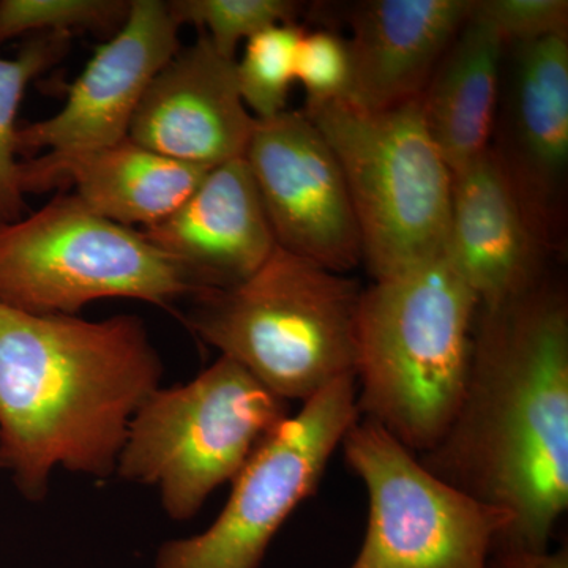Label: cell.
<instances>
[{"mask_svg":"<svg viewBox=\"0 0 568 568\" xmlns=\"http://www.w3.org/2000/svg\"><path fill=\"white\" fill-rule=\"evenodd\" d=\"M69 36L43 33L13 59L0 58V226L18 222L24 211L17 162V118L26 89L65 51Z\"/></svg>","mask_w":568,"mask_h":568,"instance_id":"19","label":"cell"},{"mask_svg":"<svg viewBox=\"0 0 568 568\" xmlns=\"http://www.w3.org/2000/svg\"><path fill=\"white\" fill-rule=\"evenodd\" d=\"M141 234L185 272L200 294L244 283L276 248L245 159L212 168L173 215Z\"/></svg>","mask_w":568,"mask_h":568,"instance_id":"14","label":"cell"},{"mask_svg":"<svg viewBox=\"0 0 568 568\" xmlns=\"http://www.w3.org/2000/svg\"><path fill=\"white\" fill-rule=\"evenodd\" d=\"M179 31L168 2L132 0L118 33L70 85L62 110L18 130V152L69 156L126 140L153 78L181 51Z\"/></svg>","mask_w":568,"mask_h":568,"instance_id":"12","label":"cell"},{"mask_svg":"<svg viewBox=\"0 0 568 568\" xmlns=\"http://www.w3.org/2000/svg\"><path fill=\"white\" fill-rule=\"evenodd\" d=\"M474 0H365L349 11V103L381 111L420 99Z\"/></svg>","mask_w":568,"mask_h":568,"instance_id":"16","label":"cell"},{"mask_svg":"<svg viewBox=\"0 0 568 568\" xmlns=\"http://www.w3.org/2000/svg\"><path fill=\"white\" fill-rule=\"evenodd\" d=\"M0 467H3V465H2V459H0Z\"/></svg>","mask_w":568,"mask_h":568,"instance_id":"26","label":"cell"},{"mask_svg":"<svg viewBox=\"0 0 568 568\" xmlns=\"http://www.w3.org/2000/svg\"><path fill=\"white\" fill-rule=\"evenodd\" d=\"M339 447L368 493L364 544L349 568H488L514 523L508 511L429 473L375 422L358 418Z\"/></svg>","mask_w":568,"mask_h":568,"instance_id":"8","label":"cell"},{"mask_svg":"<svg viewBox=\"0 0 568 568\" xmlns=\"http://www.w3.org/2000/svg\"><path fill=\"white\" fill-rule=\"evenodd\" d=\"M504 52L500 37L470 17L420 95L426 129L452 175L491 145Z\"/></svg>","mask_w":568,"mask_h":568,"instance_id":"18","label":"cell"},{"mask_svg":"<svg viewBox=\"0 0 568 568\" xmlns=\"http://www.w3.org/2000/svg\"><path fill=\"white\" fill-rule=\"evenodd\" d=\"M126 0H2L0 43L26 33H63L110 29L125 21Z\"/></svg>","mask_w":568,"mask_h":568,"instance_id":"22","label":"cell"},{"mask_svg":"<svg viewBox=\"0 0 568 568\" xmlns=\"http://www.w3.org/2000/svg\"><path fill=\"white\" fill-rule=\"evenodd\" d=\"M22 192L71 183L89 211L122 226L163 222L203 182L209 168L175 162L126 138L99 151L59 156L44 153L20 164Z\"/></svg>","mask_w":568,"mask_h":568,"instance_id":"17","label":"cell"},{"mask_svg":"<svg viewBox=\"0 0 568 568\" xmlns=\"http://www.w3.org/2000/svg\"><path fill=\"white\" fill-rule=\"evenodd\" d=\"M488 568H568V551L567 548L558 551L493 549Z\"/></svg>","mask_w":568,"mask_h":568,"instance_id":"25","label":"cell"},{"mask_svg":"<svg viewBox=\"0 0 568 568\" xmlns=\"http://www.w3.org/2000/svg\"><path fill=\"white\" fill-rule=\"evenodd\" d=\"M295 81L304 85L305 106L349 102L353 62L347 40L323 29L305 31L295 58Z\"/></svg>","mask_w":568,"mask_h":568,"instance_id":"23","label":"cell"},{"mask_svg":"<svg viewBox=\"0 0 568 568\" xmlns=\"http://www.w3.org/2000/svg\"><path fill=\"white\" fill-rule=\"evenodd\" d=\"M302 111L342 166L373 280L440 256L452 173L426 129L420 99L381 111L349 102Z\"/></svg>","mask_w":568,"mask_h":568,"instance_id":"5","label":"cell"},{"mask_svg":"<svg viewBox=\"0 0 568 568\" xmlns=\"http://www.w3.org/2000/svg\"><path fill=\"white\" fill-rule=\"evenodd\" d=\"M470 17L488 24L506 47L568 36L567 0H474Z\"/></svg>","mask_w":568,"mask_h":568,"instance_id":"24","label":"cell"},{"mask_svg":"<svg viewBox=\"0 0 568 568\" xmlns=\"http://www.w3.org/2000/svg\"><path fill=\"white\" fill-rule=\"evenodd\" d=\"M254 125L239 92L235 61L201 32L153 78L129 138L175 162L212 170L245 159Z\"/></svg>","mask_w":568,"mask_h":568,"instance_id":"13","label":"cell"},{"mask_svg":"<svg viewBox=\"0 0 568 568\" xmlns=\"http://www.w3.org/2000/svg\"><path fill=\"white\" fill-rule=\"evenodd\" d=\"M355 376L339 377L302 403L254 452L211 528L166 541L156 568H257L291 514L316 491L358 416Z\"/></svg>","mask_w":568,"mask_h":568,"instance_id":"9","label":"cell"},{"mask_svg":"<svg viewBox=\"0 0 568 568\" xmlns=\"http://www.w3.org/2000/svg\"><path fill=\"white\" fill-rule=\"evenodd\" d=\"M179 24L196 26L224 58L235 59L241 41L278 24H294L301 3L293 0H173Z\"/></svg>","mask_w":568,"mask_h":568,"instance_id":"21","label":"cell"},{"mask_svg":"<svg viewBox=\"0 0 568 568\" xmlns=\"http://www.w3.org/2000/svg\"><path fill=\"white\" fill-rule=\"evenodd\" d=\"M361 295L349 276L276 245L244 283L194 295L186 324L283 402L305 403L354 375Z\"/></svg>","mask_w":568,"mask_h":568,"instance_id":"4","label":"cell"},{"mask_svg":"<svg viewBox=\"0 0 568 568\" xmlns=\"http://www.w3.org/2000/svg\"><path fill=\"white\" fill-rule=\"evenodd\" d=\"M290 416V403L220 355L189 384L149 395L130 422L115 474L159 488L168 517L190 519Z\"/></svg>","mask_w":568,"mask_h":568,"instance_id":"6","label":"cell"},{"mask_svg":"<svg viewBox=\"0 0 568 568\" xmlns=\"http://www.w3.org/2000/svg\"><path fill=\"white\" fill-rule=\"evenodd\" d=\"M141 317L29 315L0 304V459L29 500L55 467L115 474L130 422L160 387Z\"/></svg>","mask_w":568,"mask_h":568,"instance_id":"2","label":"cell"},{"mask_svg":"<svg viewBox=\"0 0 568 568\" xmlns=\"http://www.w3.org/2000/svg\"><path fill=\"white\" fill-rule=\"evenodd\" d=\"M422 465L508 511L493 549H549L568 507V301L549 278L478 308L454 420Z\"/></svg>","mask_w":568,"mask_h":568,"instance_id":"1","label":"cell"},{"mask_svg":"<svg viewBox=\"0 0 568 568\" xmlns=\"http://www.w3.org/2000/svg\"><path fill=\"white\" fill-rule=\"evenodd\" d=\"M197 294L141 231L97 215L74 194L0 226V304L29 315L77 316L103 298L168 306Z\"/></svg>","mask_w":568,"mask_h":568,"instance_id":"7","label":"cell"},{"mask_svg":"<svg viewBox=\"0 0 568 568\" xmlns=\"http://www.w3.org/2000/svg\"><path fill=\"white\" fill-rule=\"evenodd\" d=\"M480 301L446 254L375 280L355 321L358 416L417 457L446 435L465 392Z\"/></svg>","mask_w":568,"mask_h":568,"instance_id":"3","label":"cell"},{"mask_svg":"<svg viewBox=\"0 0 568 568\" xmlns=\"http://www.w3.org/2000/svg\"><path fill=\"white\" fill-rule=\"evenodd\" d=\"M491 149L537 237L562 242L568 164V36L506 47Z\"/></svg>","mask_w":568,"mask_h":568,"instance_id":"11","label":"cell"},{"mask_svg":"<svg viewBox=\"0 0 568 568\" xmlns=\"http://www.w3.org/2000/svg\"><path fill=\"white\" fill-rule=\"evenodd\" d=\"M444 254L481 306L503 304L547 278L548 250L491 149L452 175Z\"/></svg>","mask_w":568,"mask_h":568,"instance_id":"15","label":"cell"},{"mask_svg":"<svg viewBox=\"0 0 568 568\" xmlns=\"http://www.w3.org/2000/svg\"><path fill=\"white\" fill-rule=\"evenodd\" d=\"M304 33L305 29L294 22L272 26L246 40L244 58L235 61V74L246 110L257 121L287 110L295 82V58Z\"/></svg>","mask_w":568,"mask_h":568,"instance_id":"20","label":"cell"},{"mask_svg":"<svg viewBox=\"0 0 568 568\" xmlns=\"http://www.w3.org/2000/svg\"><path fill=\"white\" fill-rule=\"evenodd\" d=\"M245 162L280 248L336 274L364 263L342 166L304 111L256 119Z\"/></svg>","mask_w":568,"mask_h":568,"instance_id":"10","label":"cell"}]
</instances>
